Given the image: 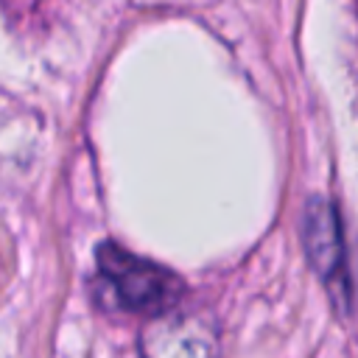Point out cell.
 <instances>
[{
	"label": "cell",
	"instance_id": "1",
	"mask_svg": "<svg viewBox=\"0 0 358 358\" xmlns=\"http://www.w3.org/2000/svg\"><path fill=\"white\" fill-rule=\"evenodd\" d=\"M98 274L112 302L129 313H168L182 296V280L176 274L117 243H103L98 249Z\"/></svg>",
	"mask_w": 358,
	"mask_h": 358
},
{
	"label": "cell",
	"instance_id": "2",
	"mask_svg": "<svg viewBox=\"0 0 358 358\" xmlns=\"http://www.w3.org/2000/svg\"><path fill=\"white\" fill-rule=\"evenodd\" d=\"M305 252L316 274L333 288V294H347L344 280V241L336 210L324 199H310L305 210Z\"/></svg>",
	"mask_w": 358,
	"mask_h": 358
},
{
	"label": "cell",
	"instance_id": "3",
	"mask_svg": "<svg viewBox=\"0 0 358 358\" xmlns=\"http://www.w3.org/2000/svg\"><path fill=\"white\" fill-rule=\"evenodd\" d=\"M145 350L148 352H168V355H196L213 350V336L193 319H159L145 330Z\"/></svg>",
	"mask_w": 358,
	"mask_h": 358
}]
</instances>
